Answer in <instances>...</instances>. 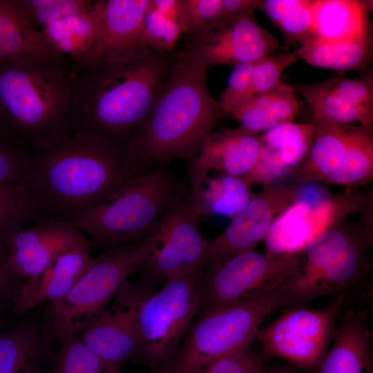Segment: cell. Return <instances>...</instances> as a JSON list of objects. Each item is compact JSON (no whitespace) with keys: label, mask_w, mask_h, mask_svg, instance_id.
<instances>
[{"label":"cell","mask_w":373,"mask_h":373,"mask_svg":"<svg viewBox=\"0 0 373 373\" xmlns=\"http://www.w3.org/2000/svg\"><path fill=\"white\" fill-rule=\"evenodd\" d=\"M27 151L23 185L37 222L70 224L135 176L122 149L75 126Z\"/></svg>","instance_id":"1"},{"label":"cell","mask_w":373,"mask_h":373,"mask_svg":"<svg viewBox=\"0 0 373 373\" xmlns=\"http://www.w3.org/2000/svg\"><path fill=\"white\" fill-rule=\"evenodd\" d=\"M207 70L187 51L173 61L149 116L125 146L135 175L173 160L191 162L198 157L222 115L207 86Z\"/></svg>","instance_id":"2"},{"label":"cell","mask_w":373,"mask_h":373,"mask_svg":"<svg viewBox=\"0 0 373 373\" xmlns=\"http://www.w3.org/2000/svg\"><path fill=\"white\" fill-rule=\"evenodd\" d=\"M173 61L166 52L151 50L130 60L74 71L73 126L124 151L149 116Z\"/></svg>","instance_id":"3"},{"label":"cell","mask_w":373,"mask_h":373,"mask_svg":"<svg viewBox=\"0 0 373 373\" xmlns=\"http://www.w3.org/2000/svg\"><path fill=\"white\" fill-rule=\"evenodd\" d=\"M372 213L343 221L313 240L282 284L290 307L325 296L344 301L364 287L372 269Z\"/></svg>","instance_id":"4"},{"label":"cell","mask_w":373,"mask_h":373,"mask_svg":"<svg viewBox=\"0 0 373 373\" xmlns=\"http://www.w3.org/2000/svg\"><path fill=\"white\" fill-rule=\"evenodd\" d=\"M76 75L61 61L0 65V113L27 146L73 126Z\"/></svg>","instance_id":"5"},{"label":"cell","mask_w":373,"mask_h":373,"mask_svg":"<svg viewBox=\"0 0 373 373\" xmlns=\"http://www.w3.org/2000/svg\"><path fill=\"white\" fill-rule=\"evenodd\" d=\"M166 164L132 178L103 202L70 224L109 249L154 231L167 208L188 193Z\"/></svg>","instance_id":"6"},{"label":"cell","mask_w":373,"mask_h":373,"mask_svg":"<svg viewBox=\"0 0 373 373\" xmlns=\"http://www.w3.org/2000/svg\"><path fill=\"white\" fill-rule=\"evenodd\" d=\"M281 285L258 298L198 313L184 335L169 373H194L251 344L269 314L289 308Z\"/></svg>","instance_id":"7"},{"label":"cell","mask_w":373,"mask_h":373,"mask_svg":"<svg viewBox=\"0 0 373 373\" xmlns=\"http://www.w3.org/2000/svg\"><path fill=\"white\" fill-rule=\"evenodd\" d=\"M154 231L145 238L106 249L95 259L72 289L47 304L45 320L52 336L77 334L97 317L128 278L149 258Z\"/></svg>","instance_id":"8"},{"label":"cell","mask_w":373,"mask_h":373,"mask_svg":"<svg viewBox=\"0 0 373 373\" xmlns=\"http://www.w3.org/2000/svg\"><path fill=\"white\" fill-rule=\"evenodd\" d=\"M200 277L166 280L157 291L149 290L137 313V347L135 355L151 371L169 373L184 335L200 310Z\"/></svg>","instance_id":"9"},{"label":"cell","mask_w":373,"mask_h":373,"mask_svg":"<svg viewBox=\"0 0 373 373\" xmlns=\"http://www.w3.org/2000/svg\"><path fill=\"white\" fill-rule=\"evenodd\" d=\"M372 191L356 189L331 193L324 189L301 186L297 198L274 220L265 239L267 256L300 253L324 232L350 216L371 213Z\"/></svg>","instance_id":"10"},{"label":"cell","mask_w":373,"mask_h":373,"mask_svg":"<svg viewBox=\"0 0 373 373\" xmlns=\"http://www.w3.org/2000/svg\"><path fill=\"white\" fill-rule=\"evenodd\" d=\"M315 137L291 175L298 185L325 182L353 191L373 181V134L362 125L313 121Z\"/></svg>","instance_id":"11"},{"label":"cell","mask_w":373,"mask_h":373,"mask_svg":"<svg viewBox=\"0 0 373 373\" xmlns=\"http://www.w3.org/2000/svg\"><path fill=\"white\" fill-rule=\"evenodd\" d=\"M299 258L300 253L269 256L255 250L224 260H208L198 281V313L241 303L275 289Z\"/></svg>","instance_id":"12"},{"label":"cell","mask_w":373,"mask_h":373,"mask_svg":"<svg viewBox=\"0 0 373 373\" xmlns=\"http://www.w3.org/2000/svg\"><path fill=\"white\" fill-rule=\"evenodd\" d=\"M342 299L314 309L288 308L260 327L255 339L265 358H278L306 372H312L327 353L336 323L345 310Z\"/></svg>","instance_id":"13"},{"label":"cell","mask_w":373,"mask_h":373,"mask_svg":"<svg viewBox=\"0 0 373 373\" xmlns=\"http://www.w3.org/2000/svg\"><path fill=\"white\" fill-rule=\"evenodd\" d=\"M186 194L167 208L154 231L151 254L140 268L153 280L200 277L209 260L207 238Z\"/></svg>","instance_id":"14"},{"label":"cell","mask_w":373,"mask_h":373,"mask_svg":"<svg viewBox=\"0 0 373 373\" xmlns=\"http://www.w3.org/2000/svg\"><path fill=\"white\" fill-rule=\"evenodd\" d=\"M190 35L186 51L207 70L217 66L254 63L280 46L277 38L258 23L255 12L232 19H217Z\"/></svg>","instance_id":"15"},{"label":"cell","mask_w":373,"mask_h":373,"mask_svg":"<svg viewBox=\"0 0 373 373\" xmlns=\"http://www.w3.org/2000/svg\"><path fill=\"white\" fill-rule=\"evenodd\" d=\"M151 0H102L101 24L93 44L73 61L78 71L130 60L149 50L142 40L144 18Z\"/></svg>","instance_id":"16"},{"label":"cell","mask_w":373,"mask_h":373,"mask_svg":"<svg viewBox=\"0 0 373 373\" xmlns=\"http://www.w3.org/2000/svg\"><path fill=\"white\" fill-rule=\"evenodd\" d=\"M149 278L124 284L111 307L77 336L90 349L109 364L121 368L134 358L137 347L136 319L140 302L149 291Z\"/></svg>","instance_id":"17"},{"label":"cell","mask_w":373,"mask_h":373,"mask_svg":"<svg viewBox=\"0 0 373 373\" xmlns=\"http://www.w3.org/2000/svg\"><path fill=\"white\" fill-rule=\"evenodd\" d=\"M301 186L275 183L256 193L220 234L207 238L208 260H224L255 251L265 240L276 217L297 198Z\"/></svg>","instance_id":"18"},{"label":"cell","mask_w":373,"mask_h":373,"mask_svg":"<svg viewBox=\"0 0 373 373\" xmlns=\"http://www.w3.org/2000/svg\"><path fill=\"white\" fill-rule=\"evenodd\" d=\"M312 111L313 121L373 128V70L357 77L335 76L312 84L292 85Z\"/></svg>","instance_id":"19"},{"label":"cell","mask_w":373,"mask_h":373,"mask_svg":"<svg viewBox=\"0 0 373 373\" xmlns=\"http://www.w3.org/2000/svg\"><path fill=\"white\" fill-rule=\"evenodd\" d=\"M89 242L70 224L43 220L13 233L6 249L8 264L16 278L28 279L42 273L62 252Z\"/></svg>","instance_id":"20"},{"label":"cell","mask_w":373,"mask_h":373,"mask_svg":"<svg viewBox=\"0 0 373 373\" xmlns=\"http://www.w3.org/2000/svg\"><path fill=\"white\" fill-rule=\"evenodd\" d=\"M315 137L314 122L280 124L260 135L253 168L242 178L252 186H265L292 175L307 157Z\"/></svg>","instance_id":"21"},{"label":"cell","mask_w":373,"mask_h":373,"mask_svg":"<svg viewBox=\"0 0 373 373\" xmlns=\"http://www.w3.org/2000/svg\"><path fill=\"white\" fill-rule=\"evenodd\" d=\"M91 247L90 242L62 252L42 273L27 279L13 294L16 312L22 314L66 296L92 265Z\"/></svg>","instance_id":"22"},{"label":"cell","mask_w":373,"mask_h":373,"mask_svg":"<svg viewBox=\"0 0 373 373\" xmlns=\"http://www.w3.org/2000/svg\"><path fill=\"white\" fill-rule=\"evenodd\" d=\"M366 309L345 310L331 345L310 373H372V334Z\"/></svg>","instance_id":"23"},{"label":"cell","mask_w":373,"mask_h":373,"mask_svg":"<svg viewBox=\"0 0 373 373\" xmlns=\"http://www.w3.org/2000/svg\"><path fill=\"white\" fill-rule=\"evenodd\" d=\"M260 133L242 126L215 130L198 157L190 162L189 175L217 171L245 176L255 164L260 149Z\"/></svg>","instance_id":"24"},{"label":"cell","mask_w":373,"mask_h":373,"mask_svg":"<svg viewBox=\"0 0 373 373\" xmlns=\"http://www.w3.org/2000/svg\"><path fill=\"white\" fill-rule=\"evenodd\" d=\"M189 204L201 216H223L233 218L249 203L255 193L242 177L220 173L189 175Z\"/></svg>","instance_id":"25"},{"label":"cell","mask_w":373,"mask_h":373,"mask_svg":"<svg viewBox=\"0 0 373 373\" xmlns=\"http://www.w3.org/2000/svg\"><path fill=\"white\" fill-rule=\"evenodd\" d=\"M61 60L41 30L29 25L12 0H0V65Z\"/></svg>","instance_id":"26"},{"label":"cell","mask_w":373,"mask_h":373,"mask_svg":"<svg viewBox=\"0 0 373 373\" xmlns=\"http://www.w3.org/2000/svg\"><path fill=\"white\" fill-rule=\"evenodd\" d=\"M372 10V1L314 0L313 39L336 42L371 32Z\"/></svg>","instance_id":"27"},{"label":"cell","mask_w":373,"mask_h":373,"mask_svg":"<svg viewBox=\"0 0 373 373\" xmlns=\"http://www.w3.org/2000/svg\"><path fill=\"white\" fill-rule=\"evenodd\" d=\"M372 32L342 41L325 42L312 39L298 49L299 57L308 64L336 72L369 69L373 55Z\"/></svg>","instance_id":"28"},{"label":"cell","mask_w":373,"mask_h":373,"mask_svg":"<svg viewBox=\"0 0 373 373\" xmlns=\"http://www.w3.org/2000/svg\"><path fill=\"white\" fill-rule=\"evenodd\" d=\"M300 104L292 86L283 81L274 89L255 96L228 117L244 128L261 134L298 114Z\"/></svg>","instance_id":"29"},{"label":"cell","mask_w":373,"mask_h":373,"mask_svg":"<svg viewBox=\"0 0 373 373\" xmlns=\"http://www.w3.org/2000/svg\"><path fill=\"white\" fill-rule=\"evenodd\" d=\"M102 0L93 1L87 10L59 19L41 30L61 57L75 61L95 41L100 28Z\"/></svg>","instance_id":"30"},{"label":"cell","mask_w":373,"mask_h":373,"mask_svg":"<svg viewBox=\"0 0 373 373\" xmlns=\"http://www.w3.org/2000/svg\"><path fill=\"white\" fill-rule=\"evenodd\" d=\"M46 352L35 326L20 325L0 334V373H44Z\"/></svg>","instance_id":"31"},{"label":"cell","mask_w":373,"mask_h":373,"mask_svg":"<svg viewBox=\"0 0 373 373\" xmlns=\"http://www.w3.org/2000/svg\"><path fill=\"white\" fill-rule=\"evenodd\" d=\"M314 0H260L257 10L270 19L282 34L285 49L314 38Z\"/></svg>","instance_id":"32"},{"label":"cell","mask_w":373,"mask_h":373,"mask_svg":"<svg viewBox=\"0 0 373 373\" xmlns=\"http://www.w3.org/2000/svg\"><path fill=\"white\" fill-rule=\"evenodd\" d=\"M60 347L54 357V373H121L86 345L77 334L59 339Z\"/></svg>","instance_id":"33"},{"label":"cell","mask_w":373,"mask_h":373,"mask_svg":"<svg viewBox=\"0 0 373 373\" xmlns=\"http://www.w3.org/2000/svg\"><path fill=\"white\" fill-rule=\"evenodd\" d=\"M37 221L23 182L0 184V245L18 229Z\"/></svg>","instance_id":"34"},{"label":"cell","mask_w":373,"mask_h":373,"mask_svg":"<svg viewBox=\"0 0 373 373\" xmlns=\"http://www.w3.org/2000/svg\"><path fill=\"white\" fill-rule=\"evenodd\" d=\"M24 19L32 27L41 30L66 17L90 7L89 0H12Z\"/></svg>","instance_id":"35"},{"label":"cell","mask_w":373,"mask_h":373,"mask_svg":"<svg viewBox=\"0 0 373 373\" xmlns=\"http://www.w3.org/2000/svg\"><path fill=\"white\" fill-rule=\"evenodd\" d=\"M182 30L178 21L151 6L142 23V40L148 48L167 52L176 44Z\"/></svg>","instance_id":"36"},{"label":"cell","mask_w":373,"mask_h":373,"mask_svg":"<svg viewBox=\"0 0 373 373\" xmlns=\"http://www.w3.org/2000/svg\"><path fill=\"white\" fill-rule=\"evenodd\" d=\"M298 49L291 52L272 53L257 61L251 75L254 95L276 88L281 82L285 70L299 59Z\"/></svg>","instance_id":"37"},{"label":"cell","mask_w":373,"mask_h":373,"mask_svg":"<svg viewBox=\"0 0 373 373\" xmlns=\"http://www.w3.org/2000/svg\"><path fill=\"white\" fill-rule=\"evenodd\" d=\"M254 64H241L233 66L227 86L218 102L222 115L229 116L255 97L251 83Z\"/></svg>","instance_id":"38"},{"label":"cell","mask_w":373,"mask_h":373,"mask_svg":"<svg viewBox=\"0 0 373 373\" xmlns=\"http://www.w3.org/2000/svg\"><path fill=\"white\" fill-rule=\"evenodd\" d=\"M222 0H179L178 21L182 32L191 35L218 19Z\"/></svg>","instance_id":"39"},{"label":"cell","mask_w":373,"mask_h":373,"mask_svg":"<svg viewBox=\"0 0 373 373\" xmlns=\"http://www.w3.org/2000/svg\"><path fill=\"white\" fill-rule=\"evenodd\" d=\"M252 343L194 373H262L265 358Z\"/></svg>","instance_id":"40"},{"label":"cell","mask_w":373,"mask_h":373,"mask_svg":"<svg viewBox=\"0 0 373 373\" xmlns=\"http://www.w3.org/2000/svg\"><path fill=\"white\" fill-rule=\"evenodd\" d=\"M27 154L23 145L0 144V184L23 182Z\"/></svg>","instance_id":"41"},{"label":"cell","mask_w":373,"mask_h":373,"mask_svg":"<svg viewBox=\"0 0 373 373\" xmlns=\"http://www.w3.org/2000/svg\"><path fill=\"white\" fill-rule=\"evenodd\" d=\"M260 0H222L218 19H232L257 10Z\"/></svg>","instance_id":"42"},{"label":"cell","mask_w":373,"mask_h":373,"mask_svg":"<svg viewBox=\"0 0 373 373\" xmlns=\"http://www.w3.org/2000/svg\"><path fill=\"white\" fill-rule=\"evenodd\" d=\"M15 278L8 262L6 249L0 245V301L10 293Z\"/></svg>","instance_id":"43"},{"label":"cell","mask_w":373,"mask_h":373,"mask_svg":"<svg viewBox=\"0 0 373 373\" xmlns=\"http://www.w3.org/2000/svg\"><path fill=\"white\" fill-rule=\"evenodd\" d=\"M262 373H302L300 370L289 365L286 367H277L272 370H266Z\"/></svg>","instance_id":"44"},{"label":"cell","mask_w":373,"mask_h":373,"mask_svg":"<svg viewBox=\"0 0 373 373\" xmlns=\"http://www.w3.org/2000/svg\"><path fill=\"white\" fill-rule=\"evenodd\" d=\"M4 130L5 126L2 120V117L0 113V144L4 143Z\"/></svg>","instance_id":"45"},{"label":"cell","mask_w":373,"mask_h":373,"mask_svg":"<svg viewBox=\"0 0 373 373\" xmlns=\"http://www.w3.org/2000/svg\"><path fill=\"white\" fill-rule=\"evenodd\" d=\"M149 373H160V372L157 371H150Z\"/></svg>","instance_id":"46"}]
</instances>
